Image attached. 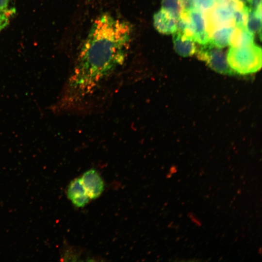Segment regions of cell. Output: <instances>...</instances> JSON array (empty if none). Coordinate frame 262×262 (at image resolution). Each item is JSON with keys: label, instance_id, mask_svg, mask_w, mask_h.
<instances>
[{"label": "cell", "instance_id": "obj_1", "mask_svg": "<svg viewBox=\"0 0 262 262\" xmlns=\"http://www.w3.org/2000/svg\"><path fill=\"white\" fill-rule=\"evenodd\" d=\"M130 23L104 13L93 23L56 103L55 113L69 111L89 98L125 62L132 35Z\"/></svg>", "mask_w": 262, "mask_h": 262}, {"label": "cell", "instance_id": "obj_2", "mask_svg": "<svg viewBox=\"0 0 262 262\" xmlns=\"http://www.w3.org/2000/svg\"><path fill=\"white\" fill-rule=\"evenodd\" d=\"M262 49L253 43L242 47H231L227 55L228 63L234 73L246 75L262 67Z\"/></svg>", "mask_w": 262, "mask_h": 262}, {"label": "cell", "instance_id": "obj_3", "mask_svg": "<svg viewBox=\"0 0 262 262\" xmlns=\"http://www.w3.org/2000/svg\"><path fill=\"white\" fill-rule=\"evenodd\" d=\"M201 45L196 51L199 60L204 61L210 68L219 73L225 75L235 74L229 66L226 54L221 48L210 41Z\"/></svg>", "mask_w": 262, "mask_h": 262}, {"label": "cell", "instance_id": "obj_4", "mask_svg": "<svg viewBox=\"0 0 262 262\" xmlns=\"http://www.w3.org/2000/svg\"><path fill=\"white\" fill-rule=\"evenodd\" d=\"M231 6L223 3H215L213 7L203 12L206 30L211 33L215 29L225 26H234L233 12Z\"/></svg>", "mask_w": 262, "mask_h": 262}, {"label": "cell", "instance_id": "obj_5", "mask_svg": "<svg viewBox=\"0 0 262 262\" xmlns=\"http://www.w3.org/2000/svg\"><path fill=\"white\" fill-rule=\"evenodd\" d=\"M190 21L192 38L195 42L204 45L210 41V34L206 30L203 12L195 9L188 12Z\"/></svg>", "mask_w": 262, "mask_h": 262}, {"label": "cell", "instance_id": "obj_6", "mask_svg": "<svg viewBox=\"0 0 262 262\" xmlns=\"http://www.w3.org/2000/svg\"><path fill=\"white\" fill-rule=\"evenodd\" d=\"M81 179L90 198H96L101 194L104 190V182L95 169H91L86 171Z\"/></svg>", "mask_w": 262, "mask_h": 262}, {"label": "cell", "instance_id": "obj_7", "mask_svg": "<svg viewBox=\"0 0 262 262\" xmlns=\"http://www.w3.org/2000/svg\"><path fill=\"white\" fill-rule=\"evenodd\" d=\"M67 197L77 207H84L89 201V196L81 178H76L69 183L67 191Z\"/></svg>", "mask_w": 262, "mask_h": 262}, {"label": "cell", "instance_id": "obj_8", "mask_svg": "<svg viewBox=\"0 0 262 262\" xmlns=\"http://www.w3.org/2000/svg\"><path fill=\"white\" fill-rule=\"evenodd\" d=\"M173 40L174 49L179 55L188 57L196 52V47L191 37L177 31L173 33Z\"/></svg>", "mask_w": 262, "mask_h": 262}, {"label": "cell", "instance_id": "obj_9", "mask_svg": "<svg viewBox=\"0 0 262 262\" xmlns=\"http://www.w3.org/2000/svg\"><path fill=\"white\" fill-rule=\"evenodd\" d=\"M154 26L160 33H173L177 31V19L161 9L153 16Z\"/></svg>", "mask_w": 262, "mask_h": 262}, {"label": "cell", "instance_id": "obj_10", "mask_svg": "<svg viewBox=\"0 0 262 262\" xmlns=\"http://www.w3.org/2000/svg\"><path fill=\"white\" fill-rule=\"evenodd\" d=\"M254 34L246 26H234L231 35L229 45L231 47H242L253 43Z\"/></svg>", "mask_w": 262, "mask_h": 262}, {"label": "cell", "instance_id": "obj_11", "mask_svg": "<svg viewBox=\"0 0 262 262\" xmlns=\"http://www.w3.org/2000/svg\"><path fill=\"white\" fill-rule=\"evenodd\" d=\"M234 26H225L214 30L210 34V42L217 47L223 48L229 45Z\"/></svg>", "mask_w": 262, "mask_h": 262}, {"label": "cell", "instance_id": "obj_12", "mask_svg": "<svg viewBox=\"0 0 262 262\" xmlns=\"http://www.w3.org/2000/svg\"><path fill=\"white\" fill-rule=\"evenodd\" d=\"M262 9L257 12L251 10L249 7L246 27L247 31L254 34L259 33L261 37Z\"/></svg>", "mask_w": 262, "mask_h": 262}, {"label": "cell", "instance_id": "obj_13", "mask_svg": "<svg viewBox=\"0 0 262 262\" xmlns=\"http://www.w3.org/2000/svg\"><path fill=\"white\" fill-rule=\"evenodd\" d=\"M161 9L177 19L182 11L181 0H162Z\"/></svg>", "mask_w": 262, "mask_h": 262}, {"label": "cell", "instance_id": "obj_14", "mask_svg": "<svg viewBox=\"0 0 262 262\" xmlns=\"http://www.w3.org/2000/svg\"><path fill=\"white\" fill-rule=\"evenodd\" d=\"M196 9L202 12L207 10L214 6V0H194Z\"/></svg>", "mask_w": 262, "mask_h": 262}, {"label": "cell", "instance_id": "obj_15", "mask_svg": "<svg viewBox=\"0 0 262 262\" xmlns=\"http://www.w3.org/2000/svg\"><path fill=\"white\" fill-rule=\"evenodd\" d=\"M13 13L12 10L0 11V32L9 24L10 16Z\"/></svg>", "mask_w": 262, "mask_h": 262}, {"label": "cell", "instance_id": "obj_16", "mask_svg": "<svg viewBox=\"0 0 262 262\" xmlns=\"http://www.w3.org/2000/svg\"><path fill=\"white\" fill-rule=\"evenodd\" d=\"M262 0H248L249 8L255 12L261 9Z\"/></svg>", "mask_w": 262, "mask_h": 262}, {"label": "cell", "instance_id": "obj_17", "mask_svg": "<svg viewBox=\"0 0 262 262\" xmlns=\"http://www.w3.org/2000/svg\"><path fill=\"white\" fill-rule=\"evenodd\" d=\"M9 0H0V11L7 10Z\"/></svg>", "mask_w": 262, "mask_h": 262}, {"label": "cell", "instance_id": "obj_18", "mask_svg": "<svg viewBox=\"0 0 262 262\" xmlns=\"http://www.w3.org/2000/svg\"><path fill=\"white\" fill-rule=\"evenodd\" d=\"M237 0L239 1L240 2H241V3H242L243 4L245 5H246V4L248 2V0Z\"/></svg>", "mask_w": 262, "mask_h": 262}, {"label": "cell", "instance_id": "obj_19", "mask_svg": "<svg viewBox=\"0 0 262 262\" xmlns=\"http://www.w3.org/2000/svg\"><path fill=\"white\" fill-rule=\"evenodd\" d=\"M214 1H215L216 0H214Z\"/></svg>", "mask_w": 262, "mask_h": 262}]
</instances>
